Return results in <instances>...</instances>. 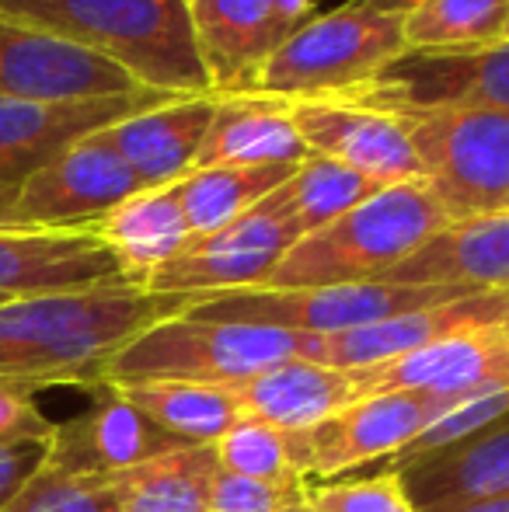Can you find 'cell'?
<instances>
[{"label": "cell", "instance_id": "3", "mask_svg": "<svg viewBox=\"0 0 509 512\" xmlns=\"http://www.w3.org/2000/svg\"><path fill=\"white\" fill-rule=\"evenodd\" d=\"M447 223V213L422 178L387 185L328 227L300 237L258 290L384 283L387 272L412 258Z\"/></svg>", "mask_w": 509, "mask_h": 512}, {"label": "cell", "instance_id": "9", "mask_svg": "<svg viewBox=\"0 0 509 512\" xmlns=\"http://www.w3.org/2000/svg\"><path fill=\"white\" fill-rule=\"evenodd\" d=\"M297 241L300 230L276 189L234 223L196 237L182 255L161 265L143 290L185 293V297L258 290Z\"/></svg>", "mask_w": 509, "mask_h": 512}, {"label": "cell", "instance_id": "28", "mask_svg": "<svg viewBox=\"0 0 509 512\" xmlns=\"http://www.w3.org/2000/svg\"><path fill=\"white\" fill-rule=\"evenodd\" d=\"M116 391L147 418H154L164 432L189 446H213L241 418L234 398L217 384L157 380V384H129Z\"/></svg>", "mask_w": 509, "mask_h": 512}, {"label": "cell", "instance_id": "33", "mask_svg": "<svg viewBox=\"0 0 509 512\" xmlns=\"http://www.w3.org/2000/svg\"><path fill=\"white\" fill-rule=\"evenodd\" d=\"M0 512H116L109 478H74L42 464Z\"/></svg>", "mask_w": 509, "mask_h": 512}, {"label": "cell", "instance_id": "24", "mask_svg": "<svg viewBox=\"0 0 509 512\" xmlns=\"http://www.w3.org/2000/svg\"><path fill=\"white\" fill-rule=\"evenodd\" d=\"M311 154L283 98L217 95L196 168L217 164H300ZM192 168V171H196Z\"/></svg>", "mask_w": 509, "mask_h": 512}, {"label": "cell", "instance_id": "17", "mask_svg": "<svg viewBox=\"0 0 509 512\" xmlns=\"http://www.w3.org/2000/svg\"><path fill=\"white\" fill-rule=\"evenodd\" d=\"M129 283L109 244L84 230L0 227V297H39ZM136 286V283H133Z\"/></svg>", "mask_w": 509, "mask_h": 512}, {"label": "cell", "instance_id": "2", "mask_svg": "<svg viewBox=\"0 0 509 512\" xmlns=\"http://www.w3.org/2000/svg\"><path fill=\"white\" fill-rule=\"evenodd\" d=\"M0 14L105 56L147 91L213 95L189 0H0Z\"/></svg>", "mask_w": 509, "mask_h": 512}, {"label": "cell", "instance_id": "13", "mask_svg": "<svg viewBox=\"0 0 509 512\" xmlns=\"http://www.w3.org/2000/svg\"><path fill=\"white\" fill-rule=\"evenodd\" d=\"M91 391L95 398H88L77 415L53 422V436L46 443V467L53 471L74 478H112L143 460L189 446L129 405L112 384H95Z\"/></svg>", "mask_w": 509, "mask_h": 512}, {"label": "cell", "instance_id": "19", "mask_svg": "<svg viewBox=\"0 0 509 512\" xmlns=\"http://www.w3.org/2000/svg\"><path fill=\"white\" fill-rule=\"evenodd\" d=\"M217 95L164 98V102L102 129L109 147L129 164L143 189L175 185L196 168L199 147L213 122Z\"/></svg>", "mask_w": 509, "mask_h": 512}, {"label": "cell", "instance_id": "18", "mask_svg": "<svg viewBox=\"0 0 509 512\" xmlns=\"http://www.w3.org/2000/svg\"><path fill=\"white\" fill-rule=\"evenodd\" d=\"M506 321L509 293H468V297L398 314L391 321L367 324V328L318 335V359L314 363L335 366V370H363V366H377L387 359L408 356L415 349H426V345L443 342L450 335H464V331Z\"/></svg>", "mask_w": 509, "mask_h": 512}, {"label": "cell", "instance_id": "1", "mask_svg": "<svg viewBox=\"0 0 509 512\" xmlns=\"http://www.w3.org/2000/svg\"><path fill=\"white\" fill-rule=\"evenodd\" d=\"M196 297L154 293L133 283L39 293L0 304V384H102V370L126 342Z\"/></svg>", "mask_w": 509, "mask_h": 512}, {"label": "cell", "instance_id": "15", "mask_svg": "<svg viewBox=\"0 0 509 512\" xmlns=\"http://www.w3.org/2000/svg\"><path fill=\"white\" fill-rule=\"evenodd\" d=\"M353 373L360 398L384 391H429L454 398H485L509 391V321L450 335L426 349Z\"/></svg>", "mask_w": 509, "mask_h": 512}, {"label": "cell", "instance_id": "16", "mask_svg": "<svg viewBox=\"0 0 509 512\" xmlns=\"http://www.w3.org/2000/svg\"><path fill=\"white\" fill-rule=\"evenodd\" d=\"M161 91H133L98 102H14L0 98V185L18 189L25 178L74 147L77 140L116 126L143 108L164 102Z\"/></svg>", "mask_w": 509, "mask_h": 512}, {"label": "cell", "instance_id": "29", "mask_svg": "<svg viewBox=\"0 0 509 512\" xmlns=\"http://www.w3.org/2000/svg\"><path fill=\"white\" fill-rule=\"evenodd\" d=\"M509 0H422L405 14V49L454 53L492 46L506 35Z\"/></svg>", "mask_w": 509, "mask_h": 512}, {"label": "cell", "instance_id": "42", "mask_svg": "<svg viewBox=\"0 0 509 512\" xmlns=\"http://www.w3.org/2000/svg\"><path fill=\"white\" fill-rule=\"evenodd\" d=\"M4 300H7V297H0V304H4Z\"/></svg>", "mask_w": 509, "mask_h": 512}, {"label": "cell", "instance_id": "40", "mask_svg": "<svg viewBox=\"0 0 509 512\" xmlns=\"http://www.w3.org/2000/svg\"><path fill=\"white\" fill-rule=\"evenodd\" d=\"M14 196H18V189H7V185H0V227H14V220H11Z\"/></svg>", "mask_w": 509, "mask_h": 512}, {"label": "cell", "instance_id": "11", "mask_svg": "<svg viewBox=\"0 0 509 512\" xmlns=\"http://www.w3.org/2000/svg\"><path fill=\"white\" fill-rule=\"evenodd\" d=\"M136 192L143 185L129 164L102 133H91L18 185L11 220L25 230H84Z\"/></svg>", "mask_w": 509, "mask_h": 512}, {"label": "cell", "instance_id": "41", "mask_svg": "<svg viewBox=\"0 0 509 512\" xmlns=\"http://www.w3.org/2000/svg\"><path fill=\"white\" fill-rule=\"evenodd\" d=\"M503 39H509V21H506V35H503Z\"/></svg>", "mask_w": 509, "mask_h": 512}, {"label": "cell", "instance_id": "31", "mask_svg": "<svg viewBox=\"0 0 509 512\" xmlns=\"http://www.w3.org/2000/svg\"><path fill=\"white\" fill-rule=\"evenodd\" d=\"M220 471L252 481H307L293 464L290 432L241 415L224 436L213 443Z\"/></svg>", "mask_w": 509, "mask_h": 512}, {"label": "cell", "instance_id": "37", "mask_svg": "<svg viewBox=\"0 0 509 512\" xmlns=\"http://www.w3.org/2000/svg\"><path fill=\"white\" fill-rule=\"evenodd\" d=\"M272 11H276L279 35H283V42H286L297 28H304L307 21L318 14V4H314V0H272Z\"/></svg>", "mask_w": 509, "mask_h": 512}, {"label": "cell", "instance_id": "26", "mask_svg": "<svg viewBox=\"0 0 509 512\" xmlns=\"http://www.w3.org/2000/svg\"><path fill=\"white\" fill-rule=\"evenodd\" d=\"M217 474L220 464L213 446H178L112 474V502L116 512H210Z\"/></svg>", "mask_w": 509, "mask_h": 512}, {"label": "cell", "instance_id": "12", "mask_svg": "<svg viewBox=\"0 0 509 512\" xmlns=\"http://www.w3.org/2000/svg\"><path fill=\"white\" fill-rule=\"evenodd\" d=\"M143 91L105 56L0 14V98L14 102H98Z\"/></svg>", "mask_w": 509, "mask_h": 512}, {"label": "cell", "instance_id": "14", "mask_svg": "<svg viewBox=\"0 0 509 512\" xmlns=\"http://www.w3.org/2000/svg\"><path fill=\"white\" fill-rule=\"evenodd\" d=\"M283 102L311 154L332 157L381 189L422 178V164L398 115L342 98H293V102L283 98Z\"/></svg>", "mask_w": 509, "mask_h": 512}, {"label": "cell", "instance_id": "34", "mask_svg": "<svg viewBox=\"0 0 509 512\" xmlns=\"http://www.w3.org/2000/svg\"><path fill=\"white\" fill-rule=\"evenodd\" d=\"M210 512H311L307 481H252L220 471L210 488Z\"/></svg>", "mask_w": 509, "mask_h": 512}, {"label": "cell", "instance_id": "38", "mask_svg": "<svg viewBox=\"0 0 509 512\" xmlns=\"http://www.w3.org/2000/svg\"><path fill=\"white\" fill-rule=\"evenodd\" d=\"M450 512H509V492L492 495V499H482V502H468V506H457Z\"/></svg>", "mask_w": 509, "mask_h": 512}, {"label": "cell", "instance_id": "25", "mask_svg": "<svg viewBox=\"0 0 509 512\" xmlns=\"http://www.w3.org/2000/svg\"><path fill=\"white\" fill-rule=\"evenodd\" d=\"M91 230L109 244L116 262L123 265V276L136 286H147V279L161 265H168L192 244V230L175 185L136 192L112 213H105Z\"/></svg>", "mask_w": 509, "mask_h": 512}, {"label": "cell", "instance_id": "20", "mask_svg": "<svg viewBox=\"0 0 509 512\" xmlns=\"http://www.w3.org/2000/svg\"><path fill=\"white\" fill-rule=\"evenodd\" d=\"M394 474L415 512H450L509 492V415Z\"/></svg>", "mask_w": 509, "mask_h": 512}, {"label": "cell", "instance_id": "10", "mask_svg": "<svg viewBox=\"0 0 509 512\" xmlns=\"http://www.w3.org/2000/svg\"><path fill=\"white\" fill-rule=\"evenodd\" d=\"M342 102L367 108H496L509 112V39L454 53H405Z\"/></svg>", "mask_w": 509, "mask_h": 512}, {"label": "cell", "instance_id": "7", "mask_svg": "<svg viewBox=\"0 0 509 512\" xmlns=\"http://www.w3.org/2000/svg\"><path fill=\"white\" fill-rule=\"evenodd\" d=\"M461 286H398V283H356V286H314V290H231L196 297L185 314L206 321L258 324L300 335H339L367 324L391 321L422 307L468 297Z\"/></svg>", "mask_w": 509, "mask_h": 512}, {"label": "cell", "instance_id": "32", "mask_svg": "<svg viewBox=\"0 0 509 512\" xmlns=\"http://www.w3.org/2000/svg\"><path fill=\"white\" fill-rule=\"evenodd\" d=\"M311 512H415L394 471H360L328 481H307Z\"/></svg>", "mask_w": 509, "mask_h": 512}, {"label": "cell", "instance_id": "21", "mask_svg": "<svg viewBox=\"0 0 509 512\" xmlns=\"http://www.w3.org/2000/svg\"><path fill=\"white\" fill-rule=\"evenodd\" d=\"M199 60L213 95H248L283 46L272 0H189Z\"/></svg>", "mask_w": 509, "mask_h": 512}, {"label": "cell", "instance_id": "22", "mask_svg": "<svg viewBox=\"0 0 509 512\" xmlns=\"http://www.w3.org/2000/svg\"><path fill=\"white\" fill-rule=\"evenodd\" d=\"M384 283L509 293V213L447 223L412 258L387 272Z\"/></svg>", "mask_w": 509, "mask_h": 512}, {"label": "cell", "instance_id": "35", "mask_svg": "<svg viewBox=\"0 0 509 512\" xmlns=\"http://www.w3.org/2000/svg\"><path fill=\"white\" fill-rule=\"evenodd\" d=\"M53 418L39 408L35 387L0 384V443H49Z\"/></svg>", "mask_w": 509, "mask_h": 512}, {"label": "cell", "instance_id": "5", "mask_svg": "<svg viewBox=\"0 0 509 512\" xmlns=\"http://www.w3.org/2000/svg\"><path fill=\"white\" fill-rule=\"evenodd\" d=\"M405 18L346 0L318 11L265 60L248 95L265 98H342L370 84L405 53Z\"/></svg>", "mask_w": 509, "mask_h": 512}, {"label": "cell", "instance_id": "6", "mask_svg": "<svg viewBox=\"0 0 509 512\" xmlns=\"http://www.w3.org/2000/svg\"><path fill=\"white\" fill-rule=\"evenodd\" d=\"M398 115L422 182L447 220L509 213V112L496 108H384Z\"/></svg>", "mask_w": 509, "mask_h": 512}, {"label": "cell", "instance_id": "4", "mask_svg": "<svg viewBox=\"0 0 509 512\" xmlns=\"http://www.w3.org/2000/svg\"><path fill=\"white\" fill-rule=\"evenodd\" d=\"M290 359H318V335L175 314L150 324L105 363L102 384H238Z\"/></svg>", "mask_w": 509, "mask_h": 512}, {"label": "cell", "instance_id": "36", "mask_svg": "<svg viewBox=\"0 0 509 512\" xmlns=\"http://www.w3.org/2000/svg\"><path fill=\"white\" fill-rule=\"evenodd\" d=\"M46 464V443H0V509Z\"/></svg>", "mask_w": 509, "mask_h": 512}, {"label": "cell", "instance_id": "8", "mask_svg": "<svg viewBox=\"0 0 509 512\" xmlns=\"http://www.w3.org/2000/svg\"><path fill=\"white\" fill-rule=\"evenodd\" d=\"M454 394L429 391H384L360 398L332 418L311 425L304 432H290L293 464L307 481H328L342 474H356L363 467H381L394 453L422 436L429 425L461 408Z\"/></svg>", "mask_w": 509, "mask_h": 512}, {"label": "cell", "instance_id": "39", "mask_svg": "<svg viewBox=\"0 0 509 512\" xmlns=\"http://www.w3.org/2000/svg\"><path fill=\"white\" fill-rule=\"evenodd\" d=\"M363 4H370L374 11L398 14V18H405V14H408V11H415V7H419L422 0H363Z\"/></svg>", "mask_w": 509, "mask_h": 512}, {"label": "cell", "instance_id": "30", "mask_svg": "<svg viewBox=\"0 0 509 512\" xmlns=\"http://www.w3.org/2000/svg\"><path fill=\"white\" fill-rule=\"evenodd\" d=\"M377 192H381L377 182H370L360 171L321 154H307L293 168V175L279 185V196H283L286 209H290L300 237L328 227L332 220H339L349 209L367 203Z\"/></svg>", "mask_w": 509, "mask_h": 512}, {"label": "cell", "instance_id": "27", "mask_svg": "<svg viewBox=\"0 0 509 512\" xmlns=\"http://www.w3.org/2000/svg\"><path fill=\"white\" fill-rule=\"evenodd\" d=\"M297 164H217L196 168L175 182L178 203L189 220L192 241L227 227L293 175Z\"/></svg>", "mask_w": 509, "mask_h": 512}, {"label": "cell", "instance_id": "23", "mask_svg": "<svg viewBox=\"0 0 509 512\" xmlns=\"http://www.w3.org/2000/svg\"><path fill=\"white\" fill-rule=\"evenodd\" d=\"M224 391L234 398L241 415L262 418L283 432H304L360 401L353 370H335L307 359L279 363L248 380L227 384Z\"/></svg>", "mask_w": 509, "mask_h": 512}]
</instances>
